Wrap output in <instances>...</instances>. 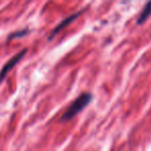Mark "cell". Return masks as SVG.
<instances>
[{"mask_svg": "<svg viewBox=\"0 0 151 151\" xmlns=\"http://www.w3.org/2000/svg\"><path fill=\"white\" fill-rule=\"evenodd\" d=\"M29 30L28 29H24V30H20V31H17V32H14L13 34H11L9 37V40H12V38H17V37H21V36H24L26 34H28Z\"/></svg>", "mask_w": 151, "mask_h": 151, "instance_id": "cell-5", "label": "cell"}, {"mask_svg": "<svg viewBox=\"0 0 151 151\" xmlns=\"http://www.w3.org/2000/svg\"><path fill=\"white\" fill-rule=\"evenodd\" d=\"M26 53H27V49H23L21 52H19L17 55H15L11 60H9V62H7L6 64L2 67V69L0 70V84H1V82L5 79V77L7 76V73H9V71H11L12 69L16 66V64H17L18 62H20V60L23 58L24 55H25Z\"/></svg>", "mask_w": 151, "mask_h": 151, "instance_id": "cell-2", "label": "cell"}, {"mask_svg": "<svg viewBox=\"0 0 151 151\" xmlns=\"http://www.w3.org/2000/svg\"><path fill=\"white\" fill-rule=\"evenodd\" d=\"M150 15H151V1L145 5L144 9H143V11H142V13H141L140 16H139L138 21H137L138 25H141L142 23H144V22L146 21L149 17H150Z\"/></svg>", "mask_w": 151, "mask_h": 151, "instance_id": "cell-4", "label": "cell"}, {"mask_svg": "<svg viewBox=\"0 0 151 151\" xmlns=\"http://www.w3.org/2000/svg\"><path fill=\"white\" fill-rule=\"evenodd\" d=\"M92 101V94L89 92L82 93L80 96H78L66 109V111L63 113L62 117H61V121L66 122L71 120L77 114H79L81 111L85 109L89 104Z\"/></svg>", "mask_w": 151, "mask_h": 151, "instance_id": "cell-1", "label": "cell"}, {"mask_svg": "<svg viewBox=\"0 0 151 151\" xmlns=\"http://www.w3.org/2000/svg\"><path fill=\"white\" fill-rule=\"evenodd\" d=\"M84 11H85V9H83L82 11L78 12V13L73 14V15L68 16V17H66V18H65V19H63L62 21H61L60 23H59L58 25H57L56 27H55L54 29L52 30V32H51L50 36H49V40H51L53 37H54L55 35H56V34H58V32L60 31V30L64 29V28H65V27H67V26H68L69 24L73 23V22L75 21L76 19H78L79 16H80L82 13H84Z\"/></svg>", "mask_w": 151, "mask_h": 151, "instance_id": "cell-3", "label": "cell"}]
</instances>
